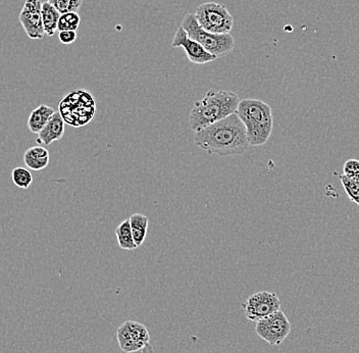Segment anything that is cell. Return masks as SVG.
Masks as SVG:
<instances>
[{
    "label": "cell",
    "instance_id": "cell-1",
    "mask_svg": "<svg viewBox=\"0 0 359 353\" xmlns=\"http://www.w3.org/2000/svg\"><path fill=\"white\" fill-rule=\"evenodd\" d=\"M194 143L208 154L222 157L243 154L249 147L245 127L237 114L195 132Z\"/></svg>",
    "mask_w": 359,
    "mask_h": 353
},
{
    "label": "cell",
    "instance_id": "cell-2",
    "mask_svg": "<svg viewBox=\"0 0 359 353\" xmlns=\"http://www.w3.org/2000/svg\"><path fill=\"white\" fill-rule=\"evenodd\" d=\"M239 95L232 91L210 90L201 100L195 101L190 112L189 126L196 132L215 121L236 114L239 105Z\"/></svg>",
    "mask_w": 359,
    "mask_h": 353
},
{
    "label": "cell",
    "instance_id": "cell-3",
    "mask_svg": "<svg viewBox=\"0 0 359 353\" xmlns=\"http://www.w3.org/2000/svg\"><path fill=\"white\" fill-rule=\"evenodd\" d=\"M237 116L246 130L249 146H262L268 142L273 132L271 107L259 100H243L238 105Z\"/></svg>",
    "mask_w": 359,
    "mask_h": 353
},
{
    "label": "cell",
    "instance_id": "cell-4",
    "mask_svg": "<svg viewBox=\"0 0 359 353\" xmlns=\"http://www.w3.org/2000/svg\"><path fill=\"white\" fill-rule=\"evenodd\" d=\"M181 26L190 38L215 58H223L234 49L235 39L231 34H213L202 29L195 18L194 13L185 15Z\"/></svg>",
    "mask_w": 359,
    "mask_h": 353
},
{
    "label": "cell",
    "instance_id": "cell-5",
    "mask_svg": "<svg viewBox=\"0 0 359 353\" xmlns=\"http://www.w3.org/2000/svg\"><path fill=\"white\" fill-rule=\"evenodd\" d=\"M199 26L213 34H230L234 27V18L224 4L205 2L194 13Z\"/></svg>",
    "mask_w": 359,
    "mask_h": 353
},
{
    "label": "cell",
    "instance_id": "cell-6",
    "mask_svg": "<svg viewBox=\"0 0 359 353\" xmlns=\"http://www.w3.org/2000/svg\"><path fill=\"white\" fill-rule=\"evenodd\" d=\"M255 332L271 346H279L286 340L291 332V324L282 310L257 321Z\"/></svg>",
    "mask_w": 359,
    "mask_h": 353
},
{
    "label": "cell",
    "instance_id": "cell-7",
    "mask_svg": "<svg viewBox=\"0 0 359 353\" xmlns=\"http://www.w3.org/2000/svg\"><path fill=\"white\" fill-rule=\"evenodd\" d=\"M245 317L251 321H257L271 316L280 309V301L273 292L259 291L252 294L242 303Z\"/></svg>",
    "mask_w": 359,
    "mask_h": 353
},
{
    "label": "cell",
    "instance_id": "cell-8",
    "mask_svg": "<svg viewBox=\"0 0 359 353\" xmlns=\"http://www.w3.org/2000/svg\"><path fill=\"white\" fill-rule=\"evenodd\" d=\"M116 339L123 352L133 353L144 349L149 344L150 335L143 324L127 321L116 331Z\"/></svg>",
    "mask_w": 359,
    "mask_h": 353
},
{
    "label": "cell",
    "instance_id": "cell-9",
    "mask_svg": "<svg viewBox=\"0 0 359 353\" xmlns=\"http://www.w3.org/2000/svg\"><path fill=\"white\" fill-rule=\"evenodd\" d=\"M41 0H26L20 13V22L28 37L33 40L43 39Z\"/></svg>",
    "mask_w": 359,
    "mask_h": 353
},
{
    "label": "cell",
    "instance_id": "cell-10",
    "mask_svg": "<svg viewBox=\"0 0 359 353\" xmlns=\"http://www.w3.org/2000/svg\"><path fill=\"white\" fill-rule=\"evenodd\" d=\"M172 46L174 48H178V47L184 48L188 60L193 64L204 65L217 60L215 55L208 53L198 42L190 38L182 26L179 27L172 38Z\"/></svg>",
    "mask_w": 359,
    "mask_h": 353
},
{
    "label": "cell",
    "instance_id": "cell-11",
    "mask_svg": "<svg viewBox=\"0 0 359 353\" xmlns=\"http://www.w3.org/2000/svg\"><path fill=\"white\" fill-rule=\"evenodd\" d=\"M65 134V120L62 119L60 112H55L51 116L48 123L45 125L41 132L38 134L36 142L38 144H44V145H50L55 141L60 140Z\"/></svg>",
    "mask_w": 359,
    "mask_h": 353
},
{
    "label": "cell",
    "instance_id": "cell-12",
    "mask_svg": "<svg viewBox=\"0 0 359 353\" xmlns=\"http://www.w3.org/2000/svg\"><path fill=\"white\" fill-rule=\"evenodd\" d=\"M25 165L33 171H42L49 165V152L43 146L29 148L24 154Z\"/></svg>",
    "mask_w": 359,
    "mask_h": 353
},
{
    "label": "cell",
    "instance_id": "cell-13",
    "mask_svg": "<svg viewBox=\"0 0 359 353\" xmlns=\"http://www.w3.org/2000/svg\"><path fill=\"white\" fill-rule=\"evenodd\" d=\"M55 109L46 105H41L31 112L28 119V128L34 134H39L45 125L55 114Z\"/></svg>",
    "mask_w": 359,
    "mask_h": 353
},
{
    "label": "cell",
    "instance_id": "cell-14",
    "mask_svg": "<svg viewBox=\"0 0 359 353\" xmlns=\"http://www.w3.org/2000/svg\"><path fill=\"white\" fill-rule=\"evenodd\" d=\"M62 13L48 1L42 4V24L45 35L53 37L57 31L58 20Z\"/></svg>",
    "mask_w": 359,
    "mask_h": 353
},
{
    "label": "cell",
    "instance_id": "cell-15",
    "mask_svg": "<svg viewBox=\"0 0 359 353\" xmlns=\"http://www.w3.org/2000/svg\"><path fill=\"white\" fill-rule=\"evenodd\" d=\"M129 221L135 244L137 247L141 246L144 243L146 235H147L149 219L141 213H134L129 218Z\"/></svg>",
    "mask_w": 359,
    "mask_h": 353
},
{
    "label": "cell",
    "instance_id": "cell-16",
    "mask_svg": "<svg viewBox=\"0 0 359 353\" xmlns=\"http://www.w3.org/2000/svg\"><path fill=\"white\" fill-rule=\"evenodd\" d=\"M116 239H118V246L123 251H135L138 248L135 244L133 234H132L131 226H130L129 219L121 222L116 229Z\"/></svg>",
    "mask_w": 359,
    "mask_h": 353
},
{
    "label": "cell",
    "instance_id": "cell-17",
    "mask_svg": "<svg viewBox=\"0 0 359 353\" xmlns=\"http://www.w3.org/2000/svg\"><path fill=\"white\" fill-rule=\"evenodd\" d=\"M80 22L81 18L78 13H62L58 20L57 31H77Z\"/></svg>",
    "mask_w": 359,
    "mask_h": 353
},
{
    "label": "cell",
    "instance_id": "cell-18",
    "mask_svg": "<svg viewBox=\"0 0 359 353\" xmlns=\"http://www.w3.org/2000/svg\"><path fill=\"white\" fill-rule=\"evenodd\" d=\"M11 178H13L15 185L19 188L28 189L33 183V176L30 171L22 168V166L13 168Z\"/></svg>",
    "mask_w": 359,
    "mask_h": 353
},
{
    "label": "cell",
    "instance_id": "cell-19",
    "mask_svg": "<svg viewBox=\"0 0 359 353\" xmlns=\"http://www.w3.org/2000/svg\"><path fill=\"white\" fill-rule=\"evenodd\" d=\"M339 179H340L349 199L359 206V181L349 179V178L345 177L344 175L339 176Z\"/></svg>",
    "mask_w": 359,
    "mask_h": 353
},
{
    "label": "cell",
    "instance_id": "cell-20",
    "mask_svg": "<svg viewBox=\"0 0 359 353\" xmlns=\"http://www.w3.org/2000/svg\"><path fill=\"white\" fill-rule=\"evenodd\" d=\"M60 13H78L83 4V0H47Z\"/></svg>",
    "mask_w": 359,
    "mask_h": 353
},
{
    "label": "cell",
    "instance_id": "cell-21",
    "mask_svg": "<svg viewBox=\"0 0 359 353\" xmlns=\"http://www.w3.org/2000/svg\"><path fill=\"white\" fill-rule=\"evenodd\" d=\"M343 175L349 179L359 181V161L358 159H348L343 166Z\"/></svg>",
    "mask_w": 359,
    "mask_h": 353
},
{
    "label": "cell",
    "instance_id": "cell-22",
    "mask_svg": "<svg viewBox=\"0 0 359 353\" xmlns=\"http://www.w3.org/2000/svg\"><path fill=\"white\" fill-rule=\"evenodd\" d=\"M78 35L76 31H62L58 34V39L62 44H73L77 40Z\"/></svg>",
    "mask_w": 359,
    "mask_h": 353
}]
</instances>
